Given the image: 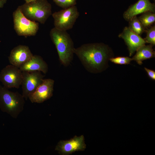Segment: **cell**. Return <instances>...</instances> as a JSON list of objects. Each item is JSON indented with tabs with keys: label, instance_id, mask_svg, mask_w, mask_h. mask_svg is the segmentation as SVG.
<instances>
[{
	"label": "cell",
	"instance_id": "6da1fadb",
	"mask_svg": "<svg viewBox=\"0 0 155 155\" xmlns=\"http://www.w3.org/2000/svg\"><path fill=\"white\" fill-rule=\"evenodd\" d=\"M73 52L86 69L93 73L103 71L110 59L109 48L101 43L84 44L75 48Z\"/></svg>",
	"mask_w": 155,
	"mask_h": 155
},
{
	"label": "cell",
	"instance_id": "7a4b0ae2",
	"mask_svg": "<svg viewBox=\"0 0 155 155\" xmlns=\"http://www.w3.org/2000/svg\"><path fill=\"white\" fill-rule=\"evenodd\" d=\"M50 36L55 46L60 61L64 66H67L73 59L75 48L70 35L66 31L54 27L51 30Z\"/></svg>",
	"mask_w": 155,
	"mask_h": 155
},
{
	"label": "cell",
	"instance_id": "3957f363",
	"mask_svg": "<svg viewBox=\"0 0 155 155\" xmlns=\"http://www.w3.org/2000/svg\"><path fill=\"white\" fill-rule=\"evenodd\" d=\"M24 98L18 92L9 90L0 86V108L3 112L16 118L24 109Z\"/></svg>",
	"mask_w": 155,
	"mask_h": 155
},
{
	"label": "cell",
	"instance_id": "277c9868",
	"mask_svg": "<svg viewBox=\"0 0 155 155\" xmlns=\"http://www.w3.org/2000/svg\"><path fill=\"white\" fill-rule=\"evenodd\" d=\"M19 6L26 18L42 24L52 14L51 5L47 0H36Z\"/></svg>",
	"mask_w": 155,
	"mask_h": 155
},
{
	"label": "cell",
	"instance_id": "5b68a950",
	"mask_svg": "<svg viewBox=\"0 0 155 155\" xmlns=\"http://www.w3.org/2000/svg\"><path fill=\"white\" fill-rule=\"evenodd\" d=\"M14 28L17 34L25 37L34 36L39 29V23L26 18L18 6L13 13Z\"/></svg>",
	"mask_w": 155,
	"mask_h": 155
},
{
	"label": "cell",
	"instance_id": "8992f818",
	"mask_svg": "<svg viewBox=\"0 0 155 155\" xmlns=\"http://www.w3.org/2000/svg\"><path fill=\"white\" fill-rule=\"evenodd\" d=\"M79 14L75 5L54 12L52 15L54 19V27L63 31L71 29Z\"/></svg>",
	"mask_w": 155,
	"mask_h": 155
},
{
	"label": "cell",
	"instance_id": "52a82bcc",
	"mask_svg": "<svg viewBox=\"0 0 155 155\" xmlns=\"http://www.w3.org/2000/svg\"><path fill=\"white\" fill-rule=\"evenodd\" d=\"M22 78V71L19 68L12 65L6 66L0 73V81L7 89L19 88L21 84Z\"/></svg>",
	"mask_w": 155,
	"mask_h": 155
},
{
	"label": "cell",
	"instance_id": "ba28073f",
	"mask_svg": "<svg viewBox=\"0 0 155 155\" xmlns=\"http://www.w3.org/2000/svg\"><path fill=\"white\" fill-rule=\"evenodd\" d=\"M22 78L21 85L22 95L27 100L29 96L42 82L44 76L40 71H22Z\"/></svg>",
	"mask_w": 155,
	"mask_h": 155
},
{
	"label": "cell",
	"instance_id": "9c48e42d",
	"mask_svg": "<svg viewBox=\"0 0 155 155\" xmlns=\"http://www.w3.org/2000/svg\"><path fill=\"white\" fill-rule=\"evenodd\" d=\"M86 148L83 135L75 136L68 140H60L56 146L55 150L62 155L71 154L76 151H83Z\"/></svg>",
	"mask_w": 155,
	"mask_h": 155
},
{
	"label": "cell",
	"instance_id": "30bf717a",
	"mask_svg": "<svg viewBox=\"0 0 155 155\" xmlns=\"http://www.w3.org/2000/svg\"><path fill=\"white\" fill-rule=\"evenodd\" d=\"M54 83V81L53 79H43L42 82L28 98L32 103H42L52 96Z\"/></svg>",
	"mask_w": 155,
	"mask_h": 155
},
{
	"label": "cell",
	"instance_id": "8fae6325",
	"mask_svg": "<svg viewBox=\"0 0 155 155\" xmlns=\"http://www.w3.org/2000/svg\"><path fill=\"white\" fill-rule=\"evenodd\" d=\"M119 36L124 40L127 45L130 56H131L141 46L146 43L144 39L126 27Z\"/></svg>",
	"mask_w": 155,
	"mask_h": 155
},
{
	"label": "cell",
	"instance_id": "7c38bea8",
	"mask_svg": "<svg viewBox=\"0 0 155 155\" xmlns=\"http://www.w3.org/2000/svg\"><path fill=\"white\" fill-rule=\"evenodd\" d=\"M33 55L28 46L20 45L11 50L8 58L11 65L19 68L28 61Z\"/></svg>",
	"mask_w": 155,
	"mask_h": 155
},
{
	"label": "cell",
	"instance_id": "4fadbf2b",
	"mask_svg": "<svg viewBox=\"0 0 155 155\" xmlns=\"http://www.w3.org/2000/svg\"><path fill=\"white\" fill-rule=\"evenodd\" d=\"M148 11L155 13L154 4L151 3L150 0H139L130 5L124 12L123 18L125 20L129 21L137 15Z\"/></svg>",
	"mask_w": 155,
	"mask_h": 155
},
{
	"label": "cell",
	"instance_id": "5bb4252c",
	"mask_svg": "<svg viewBox=\"0 0 155 155\" xmlns=\"http://www.w3.org/2000/svg\"><path fill=\"white\" fill-rule=\"evenodd\" d=\"M19 69L22 71H39L46 74L48 71V66L41 56L33 55L28 61L21 65Z\"/></svg>",
	"mask_w": 155,
	"mask_h": 155
},
{
	"label": "cell",
	"instance_id": "9a60e30c",
	"mask_svg": "<svg viewBox=\"0 0 155 155\" xmlns=\"http://www.w3.org/2000/svg\"><path fill=\"white\" fill-rule=\"evenodd\" d=\"M153 46L151 44H144L140 47L131 58L132 60L135 61L138 64L141 65L143 61L154 57L155 52L152 48Z\"/></svg>",
	"mask_w": 155,
	"mask_h": 155
},
{
	"label": "cell",
	"instance_id": "2e32d148",
	"mask_svg": "<svg viewBox=\"0 0 155 155\" xmlns=\"http://www.w3.org/2000/svg\"><path fill=\"white\" fill-rule=\"evenodd\" d=\"M138 19L145 29L150 26L154 22L155 14L151 12H146L143 13Z\"/></svg>",
	"mask_w": 155,
	"mask_h": 155
},
{
	"label": "cell",
	"instance_id": "e0dca14e",
	"mask_svg": "<svg viewBox=\"0 0 155 155\" xmlns=\"http://www.w3.org/2000/svg\"><path fill=\"white\" fill-rule=\"evenodd\" d=\"M129 21V28L135 33L140 36L145 31V28L136 16L133 17Z\"/></svg>",
	"mask_w": 155,
	"mask_h": 155
},
{
	"label": "cell",
	"instance_id": "ac0fdd59",
	"mask_svg": "<svg viewBox=\"0 0 155 155\" xmlns=\"http://www.w3.org/2000/svg\"><path fill=\"white\" fill-rule=\"evenodd\" d=\"M146 43L153 46L155 44V26H154L146 31V36L144 38Z\"/></svg>",
	"mask_w": 155,
	"mask_h": 155
},
{
	"label": "cell",
	"instance_id": "d6986e66",
	"mask_svg": "<svg viewBox=\"0 0 155 155\" xmlns=\"http://www.w3.org/2000/svg\"><path fill=\"white\" fill-rule=\"evenodd\" d=\"M58 6L65 9L75 5L77 0H53Z\"/></svg>",
	"mask_w": 155,
	"mask_h": 155
},
{
	"label": "cell",
	"instance_id": "ffe728a7",
	"mask_svg": "<svg viewBox=\"0 0 155 155\" xmlns=\"http://www.w3.org/2000/svg\"><path fill=\"white\" fill-rule=\"evenodd\" d=\"M112 62L120 65H126L130 63L132 60L131 58L127 57H112L109 59Z\"/></svg>",
	"mask_w": 155,
	"mask_h": 155
},
{
	"label": "cell",
	"instance_id": "44dd1931",
	"mask_svg": "<svg viewBox=\"0 0 155 155\" xmlns=\"http://www.w3.org/2000/svg\"><path fill=\"white\" fill-rule=\"evenodd\" d=\"M144 69L147 73L149 77L153 80H155V71L154 70L148 69L146 67Z\"/></svg>",
	"mask_w": 155,
	"mask_h": 155
},
{
	"label": "cell",
	"instance_id": "7402d4cb",
	"mask_svg": "<svg viewBox=\"0 0 155 155\" xmlns=\"http://www.w3.org/2000/svg\"><path fill=\"white\" fill-rule=\"evenodd\" d=\"M7 1V0H0V8L3 7Z\"/></svg>",
	"mask_w": 155,
	"mask_h": 155
},
{
	"label": "cell",
	"instance_id": "603a6c76",
	"mask_svg": "<svg viewBox=\"0 0 155 155\" xmlns=\"http://www.w3.org/2000/svg\"><path fill=\"white\" fill-rule=\"evenodd\" d=\"M25 1V3H30L32 2H33L36 0H24Z\"/></svg>",
	"mask_w": 155,
	"mask_h": 155
}]
</instances>
